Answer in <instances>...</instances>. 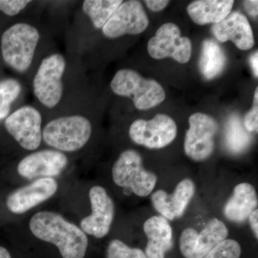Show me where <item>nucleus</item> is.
<instances>
[{"mask_svg":"<svg viewBox=\"0 0 258 258\" xmlns=\"http://www.w3.org/2000/svg\"><path fill=\"white\" fill-rule=\"evenodd\" d=\"M148 52L157 60L171 57L179 63L189 60L192 45L189 38L182 37L181 30L175 24L166 23L158 29L156 35L148 43Z\"/></svg>","mask_w":258,"mask_h":258,"instance_id":"9d476101","label":"nucleus"},{"mask_svg":"<svg viewBox=\"0 0 258 258\" xmlns=\"http://www.w3.org/2000/svg\"><path fill=\"white\" fill-rule=\"evenodd\" d=\"M227 57L220 45L214 40H205L199 62V68L204 78L212 80L220 76L225 69Z\"/></svg>","mask_w":258,"mask_h":258,"instance_id":"412c9836","label":"nucleus"},{"mask_svg":"<svg viewBox=\"0 0 258 258\" xmlns=\"http://www.w3.org/2000/svg\"><path fill=\"white\" fill-rule=\"evenodd\" d=\"M8 133L27 151H35L42 141V115L36 107L25 105L12 112L5 120Z\"/></svg>","mask_w":258,"mask_h":258,"instance_id":"0eeeda50","label":"nucleus"},{"mask_svg":"<svg viewBox=\"0 0 258 258\" xmlns=\"http://www.w3.org/2000/svg\"><path fill=\"white\" fill-rule=\"evenodd\" d=\"M258 88L254 91L253 106L244 118V128L248 132H257L258 128Z\"/></svg>","mask_w":258,"mask_h":258,"instance_id":"cd10ccee","label":"nucleus"},{"mask_svg":"<svg viewBox=\"0 0 258 258\" xmlns=\"http://www.w3.org/2000/svg\"><path fill=\"white\" fill-rule=\"evenodd\" d=\"M113 181L139 197H147L155 187L157 176L146 170L140 154L129 149L120 154L112 168Z\"/></svg>","mask_w":258,"mask_h":258,"instance_id":"423d86ee","label":"nucleus"},{"mask_svg":"<svg viewBox=\"0 0 258 258\" xmlns=\"http://www.w3.org/2000/svg\"><path fill=\"white\" fill-rule=\"evenodd\" d=\"M92 131V123L87 116L71 113L49 120L42 128V141L59 152H77L87 144Z\"/></svg>","mask_w":258,"mask_h":258,"instance_id":"7ed1b4c3","label":"nucleus"},{"mask_svg":"<svg viewBox=\"0 0 258 258\" xmlns=\"http://www.w3.org/2000/svg\"><path fill=\"white\" fill-rule=\"evenodd\" d=\"M0 258H12L9 251L3 246H0Z\"/></svg>","mask_w":258,"mask_h":258,"instance_id":"72a5a7b5","label":"nucleus"},{"mask_svg":"<svg viewBox=\"0 0 258 258\" xmlns=\"http://www.w3.org/2000/svg\"><path fill=\"white\" fill-rule=\"evenodd\" d=\"M11 106H4L0 104V121L5 120L8 118V115L11 113Z\"/></svg>","mask_w":258,"mask_h":258,"instance_id":"473e14b6","label":"nucleus"},{"mask_svg":"<svg viewBox=\"0 0 258 258\" xmlns=\"http://www.w3.org/2000/svg\"><path fill=\"white\" fill-rule=\"evenodd\" d=\"M32 3L30 0H0V12L7 16H17Z\"/></svg>","mask_w":258,"mask_h":258,"instance_id":"bb28decb","label":"nucleus"},{"mask_svg":"<svg viewBox=\"0 0 258 258\" xmlns=\"http://www.w3.org/2000/svg\"><path fill=\"white\" fill-rule=\"evenodd\" d=\"M30 230L35 237L55 244L62 258H84L88 245L86 234L59 214L39 212L30 221Z\"/></svg>","mask_w":258,"mask_h":258,"instance_id":"f257e3e1","label":"nucleus"},{"mask_svg":"<svg viewBox=\"0 0 258 258\" xmlns=\"http://www.w3.org/2000/svg\"><path fill=\"white\" fill-rule=\"evenodd\" d=\"M148 238L145 254L147 258H165L172 247V230L169 222L162 216L148 219L144 225Z\"/></svg>","mask_w":258,"mask_h":258,"instance_id":"a211bd4d","label":"nucleus"},{"mask_svg":"<svg viewBox=\"0 0 258 258\" xmlns=\"http://www.w3.org/2000/svg\"><path fill=\"white\" fill-rule=\"evenodd\" d=\"M226 145L232 152H243L250 143V135L241 123L240 118L233 115L225 125Z\"/></svg>","mask_w":258,"mask_h":258,"instance_id":"5701e85b","label":"nucleus"},{"mask_svg":"<svg viewBox=\"0 0 258 258\" xmlns=\"http://www.w3.org/2000/svg\"><path fill=\"white\" fill-rule=\"evenodd\" d=\"M195 186L191 179H186L176 185L174 192L169 195L164 190L153 194L154 208L166 220H173L182 216L195 195Z\"/></svg>","mask_w":258,"mask_h":258,"instance_id":"dca6fc26","label":"nucleus"},{"mask_svg":"<svg viewBox=\"0 0 258 258\" xmlns=\"http://www.w3.org/2000/svg\"><path fill=\"white\" fill-rule=\"evenodd\" d=\"M249 62H250L251 68L253 71L254 76L258 77V54L257 50L252 54L249 58Z\"/></svg>","mask_w":258,"mask_h":258,"instance_id":"2f4dec72","label":"nucleus"},{"mask_svg":"<svg viewBox=\"0 0 258 258\" xmlns=\"http://www.w3.org/2000/svg\"><path fill=\"white\" fill-rule=\"evenodd\" d=\"M147 5L148 8L153 12H160L161 10L165 9L167 5H169V1L168 0H147L144 1Z\"/></svg>","mask_w":258,"mask_h":258,"instance_id":"c85d7f7f","label":"nucleus"},{"mask_svg":"<svg viewBox=\"0 0 258 258\" xmlns=\"http://www.w3.org/2000/svg\"><path fill=\"white\" fill-rule=\"evenodd\" d=\"M177 127L169 115L159 113L152 120H136L129 128V137L134 143L151 149L166 147L175 139Z\"/></svg>","mask_w":258,"mask_h":258,"instance_id":"6e6552de","label":"nucleus"},{"mask_svg":"<svg viewBox=\"0 0 258 258\" xmlns=\"http://www.w3.org/2000/svg\"><path fill=\"white\" fill-rule=\"evenodd\" d=\"M257 195L255 189L249 183H241L235 186L233 195L229 199L224 208L226 218L230 221L244 222L257 207Z\"/></svg>","mask_w":258,"mask_h":258,"instance_id":"6ab92c4d","label":"nucleus"},{"mask_svg":"<svg viewBox=\"0 0 258 258\" xmlns=\"http://www.w3.org/2000/svg\"><path fill=\"white\" fill-rule=\"evenodd\" d=\"M229 231L223 222L212 219L200 233L186 228L180 237L179 247L185 258H203L227 239Z\"/></svg>","mask_w":258,"mask_h":258,"instance_id":"9b49d317","label":"nucleus"},{"mask_svg":"<svg viewBox=\"0 0 258 258\" xmlns=\"http://www.w3.org/2000/svg\"><path fill=\"white\" fill-rule=\"evenodd\" d=\"M57 189L58 184L53 178H40L10 193L6 200L7 208L13 213L21 215L52 198Z\"/></svg>","mask_w":258,"mask_h":258,"instance_id":"2eb2a0df","label":"nucleus"},{"mask_svg":"<svg viewBox=\"0 0 258 258\" xmlns=\"http://www.w3.org/2000/svg\"><path fill=\"white\" fill-rule=\"evenodd\" d=\"M69 163L64 153L55 149H44L28 154L19 162L18 172L28 179L60 175Z\"/></svg>","mask_w":258,"mask_h":258,"instance_id":"4468645a","label":"nucleus"},{"mask_svg":"<svg viewBox=\"0 0 258 258\" xmlns=\"http://www.w3.org/2000/svg\"><path fill=\"white\" fill-rule=\"evenodd\" d=\"M112 91L118 96L132 98L134 106L146 111L165 100L164 88L153 79H146L137 71L121 69L115 73L111 82Z\"/></svg>","mask_w":258,"mask_h":258,"instance_id":"39448f33","label":"nucleus"},{"mask_svg":"<svg viewBox=\"0 0 258 258\" xmlns=\"http://www.w3.org/2000/svg\"><path fill=\"white\" fill-rule=\"evenodd\" d=\"M212 31L218 41H232L237 48L248 50L254 46L253 32L247 18L234 12L220 23L212 25Z\"/></svg>","mask_w":258,"mask_h":258,"instance_id":"f3484780","label":"nucleus"},{"mask_svg":"<svg viewBox=\"0 0 258 258\" xmlns=\"http://www.w3.org/2000/svg\"><path fill=\"white\" fill-rule=\"evenodd\" d=\"M240 244L237 241L226 239L203 258H240Z\"/></svg>","mask_w":258,"mask_h":258,"instance_id":"a878e982","label":"nucleus"},{"mask_svg":"<svg viewBox=\"0 0 258 258\" xmlns=\"http://www.w3.org/2000/svg\"><path fill=\"white\" fill-rule=\"evenodd\" d=\"M149 25L143 5L137 0L123 1L102 28L106 38L115 39L125 35H139Z\"/></svg>","mask_w":258,"mask_h":258,"instance_id":"f8f14e48","label":"nucleus"},{"mask_svg":"<svg viewBox=\"0 0 258 258\" xmlns=\"http://www.w3.org/2000/svg\"><path fill=\"white\" fill-rule=\"evenodd\" d=\"M122 3V0H86L82 3L81 10L93 26L99 30L104 26Z\"/></svg>","mask_w":258,"mask_h":258,"instance_id":"4be33fe9","label":"nucleus"},{"mask_svg":"<svg viewBox=\"0 0 258 258\" xmlns=\"http://www.w3.org/2000/svg\"><path fill=\"white\" fill-rule=\"evenodd\" d=\"M189 123L184 139L185 154L195 161L205 160L215 149L218 124L212 116L203 113H194L189 117Z\"/></svg>","mask_w":258,"mask_h":258,"instance_id":"1a4fd4ad","label":"nucleus"},{"mask_svg":"<svg viewBox=\"0 0 258 258\" xmlns=\"http://www.w3.org/2000/svg\"><path fill=\"white\" fill-rule=\"evenodd\" d=\"M108 258H147L139 248H132L119 240H113L108 244Z\"/></svg>","mask_w":258,"mask_h":258,"instance_id":"393cba45","label":"nucleus"},{"mask_svg":"<svg viewBox=\"0 0 258 258\" xmlns=\"http://www.w3.org/2000/svg\"><path fill=\"white\" fill-rule=\"evenodd\" d=\"M92 213L81 222V229L96 238H103L108 235L114 217V204L101 186H94L89 191Z\"/></svg>","mask_w":258,"mask_h":258,"instance_id":"ddd939ff","label":"nucleus"},{"mask_svg":"<svg viewBox=\"0 0 258 258\" xmlns=\"http://www.w3.org/2000/svg\"><path fill=\"white\" fill-rule=\"evenodd\" d=\"M244 8L247 14L250 15L252 18H257L258 13V1L257 0L244 1Z\"/></svg>","mask_w":258,"mask_h":258,"instance_id":"c756f323","label":"nucleus"},{"mask_svg":"<svg viewBox=\"0 0 258 258\" xmlns=\"http://www.w3.org/2000/svg\"><path fill=\"white\" fill-rule=\"evenodd\" d=\"M249 224H250L251 228L256 239L258 238V210L257 209L254 210L252 213L249 215L248 217Z\"/></svg>","mask_w":258,"mask_h":258,"instance_id":"7c9ffc66","label":"nucleus"},{"mask_svg":"<svg viewBox=\"0 0 258 258\" xmlns=\"http://www.w3.org/2000/svg\"><path fill=\"white\" fill-rule=\"evenodd\" d=\"M23 91V86L18 80L8 78L0 81V104L11 106Z\"/></svg>","mask_w":258,"mask_h":258,"instance_id":"b1692460","label":"nucleus"},{"mask_svg":"<svg viewBox=\"0 0 258 258\" xmlns=\"http://www.w3.org/2000/svg\"><path fill=\"white\" fill-rule=\"evenodd\" d=\"M67 60L60 52H52L39 62L32 81V92L38 103L55 109L63 100Z\"/></svg>","mask_w":258,"mask_h":258,"instance_id":"20e7f679","label":"nucleus"},{"mask_svg":"<svg viewBox=\"0 0 258 258\" xmlns=\"http://www.w3.org/2000/svg\"><path fill=\"white\" fill-rule=\"evenodd\" d=\"M41 40L40 30L31 23L19 22L10 25L0 38L5 64L18 74H27L33 64Z\"/></svg>","mask_w":258,"mask_h":258,"instance_id":"f03ea898","label":"nucleus"},{"mask_svg":"<svg viewBox=\"0 0 258 258\" xmlns=\"http://www.w3.org/2000/svg\"><path fill=\"white\" fill-rule=\"evenodd\" d=\"M232 0H198L187 7V13L194 23L199 25L220 23L232 11Z\"/></svg>","mask_w":258,"mask_h":258,"instance_id":"aec40b11","label":"nucleus"}]
</instances>
